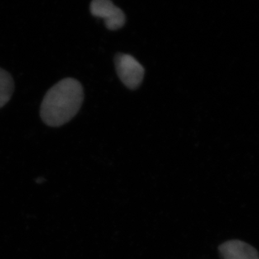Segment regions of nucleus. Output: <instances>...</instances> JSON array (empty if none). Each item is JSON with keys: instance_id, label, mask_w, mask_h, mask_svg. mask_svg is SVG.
I'll return each instance as SVG.
<instances>
[{"instance_id": "f257e3e1", "label": "nucleus", "mask_w": 259, "mask_h": 259, "mask_svg": "<svg viewBox=\"0 0 259 259\" xmlns=\"http://www.w3.org/2000/svg\"><path fill=\"white\" fill-rule=\"evenodd\" d=\"M82 101V84L72 77L64 78L46 94L40 106V116L49 126H61L77 115Z\"/></svg>"}, {"instance_id": "f03ea898", "label": "nucleus", "mask_w": 259, "mask_h": 259, "mask_svg": "<svg viewBox=\"0 0 259 259\" xmlns=\"http://www.w3.org/2000/svg\"><path fill=\"white\" fill-rule=\"evenodd\" d=\"M115 65L121 82L130 90H137L144 77L145 70L142 65L132 56L125 53L115 56Z\"/></svg>"}, {"instance_id": "7ed1b4c3", "label": "nucleus", "mask_w": 259, "mask_h": 259, "mask_svg": "<svg viewBox=\"0 0 259 259\" xmlns=\"http://www.w3.org/2000/svg\"><path fill=\"white\" fill-rule=\"evenodd\" d=\"M90 12L95 17L105 20V26L110 30H117L125 24V13L113 4L111 0H92Z\"/></svg>"}, {"instance_id": "20e7f679", "label": "nucleus", "mask_w": 259, "mask_h": 259, "mask_svg": "<svg viewBox=\"0 0 259 259\" xmlns=\"http://www.w3.org/2000/svg\"><path fill=\"white\" fill-rule=\"evenodd\" d=\"M220 254L222 259H259L254 247L239 240H232L221 245Z\"/></svg>"}, {"instance_id": "39448f33", "label": "nucleus", "mask_w": 259, "mask_h": 259, "mask_svg": "<svg viewBox=\"0 0 259 259\" xmlns=\"http://www.w3.org/2000/svg\"><path fill=\"white\" fill-rule=\"evenodd\" d=\"M15 82L11 75L0 67V109L4 107L12 97Z\"/></svg>"}]
</instances>
